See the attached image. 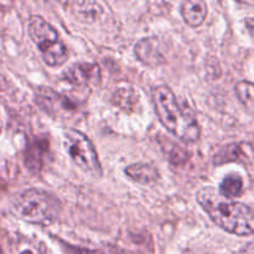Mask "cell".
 <instances>
[{
    "mask_svg": "<svg viewBox=\"0 0 254 254\" xmlns=\"http://www.w3.org/2000/svg\"><path fill=\"white\" fill-rule=\"evenodd\" d=\"M196 200L212 222L223 231L245 237L253 235V210L248 205L223 197L210 186L200 189L196 193Z\"/></svg>",
    "mask_w": 254,
    "mask_h": 254,
    "instance_id": "6da1fadb",
    "label": "cell"
},
{
    "mask_svg": "<svg viewBox=\"0 0 254 254\" xmlns=\"http://www.w3.org/2000/svg\"><path fill=\"white\" fill-rule=\"evenodd\" d=\"M151 96L159 122L169 133L185 143H195L200 139L201 129L196 117L181 106L168 86L155 87Z\"/></svg>",
    "mask_w": 254,
    "mask_h": 254,
    "instance_id": "7a4b0ae2",
    "label": "cell"
},
{
    "mask_svg": "<svg viewBox=\"0 0 254 254\" xmlns=\"http://www.w3.org/2000/svg\"><path fill=\"white\" fill-rule=\"evenodd\" d=\"M15 210L26 222L47 226L57 220L61 203L56 196L47 191L29 189L15 198Z\"/></svg>",
    "mask_w": 254,
    "mask_h": 254,
    "instance_id": "3957f363",
    "label": "cell"
},
{
    "mask_svg": "<svg viewBox=\"0 0 254 254\" xmlns=\"http://www.w3.org/2000/svg\"><path fill=\"white\" fill-rule=\"evenodd\" d=\"M27 31L37 46L45 64L59 67L66 62L68 52L57 30L40 15H32L27 24Z\"/></svg>",
    "mask_w": 254,
    "mask_h": 254,
    "instance_id": "277c9868",
    "label": "cell"
},
{
    "mask_svg": "<svg viewBox=\"0 0 254 254\" xmlns=\"http://www.w3.org/2000/svg\"><path fill=\"white\" fill-rule=\"evenodd\" d=\"M64 145L71 160L84 173L101 176L102 168L93 143L77 129H68L64 134Z\"/></svg>",
    "mask_w": 254,
    "mask_h": 254,
    "instance_id": "5b68a950",
    "label": "cell"
},
{
    "mask_svg": "<svg viewBox=\"0 0 254 254\" xmlns=\"http://www.w3.org/2000/svg\"><path fill=\"white\" fill-rule=\"evenodd\" d=\"M64 78L69 83L78 87H88L94 86L101 81V71L96 64H89V62H79L69 67L67 73L64 74Z\"/></svg>",
    "mask_w": 254,
    "mask_h": 254,
    "instance_id": "8992f818",
    "label": "cell"
},
{
    "mask_svg": "<svg viewBox=\"0 0 254 254\" xmlns=\"http://www.w3.org/2000/svg\"><path fill=\"white\" fill-rule=\"evenodd\" d=\"M248 143H231L225 145L218 150V153L213 156V163L216 165H221V164L232 163V161H237V163L246 164V161H252V146L246 149Z\"/></svg>",
    "mask_w": 254,
    "mask_h": 254,
    "instance_id": "52a82bcc",
    "label": "cell"
},
{
    "mask_svg": "<svg viewBox=\"0 0 254 254\" xmlns=\"http://www.w3.org/2000/svg\"><path fill=\"white\" fill-rule=\"evenodd\" d=\"M180 14L184 21L191 27H198L207 16V4L198 0L184 1L180 5Z\"/></svg>",
    "mask_w": 254,
    "mask_h": 254,
    "instance_id": "ba28073f",
    "label": "cell"
},
{
    "mask_svg": "<svg viewBox=\"0 0 254 254\" xmlns=\"http://www.w3.org/2000/svg\"><path fill=\"white\" fill-rule=\"evenodd\" d=\"M124 173H126V175L128 176V178H130L133 181L143 184V185L155 183V181H158L159 178H160L158 169L151 166L150 164L145 163L131 164V165L127 166Z\"/></svg>",
    "mask_w": 254,
    "mask_h": 254,
    "instance_id": "9c48e42d",
    "label": "cell"
},
{
    "mask_svg": "<svg viewBox=\"0 0 254 254\" xmlns=\"http://www.w3.org/2000/svg\"><path fill=\"white\" fill-rule=\"evenodd\" d=\"M134 52L139 61L149 66H158L164 62L163 55L155 47V42L150 39L140 40L134 47Z\"/></svg>",
    "mask_w": 254,
    "mask_h": 254,
    "instance_id": "30bf717a",
    "label": "cell"
},
{
    "mask_svg": "<svg viewBox=\"0 0 254 254\" xmlns=\"http://www.w3.org/2000/svg\"><path fill=\"white\" fill-rule=\"evenodd\" d=\"M11 250L14 254H49L47 247L40 240L29 236H16L12 240Z\"/></svg>",
    "mask_w": 254,
    "mask_h": 254,
    "instance_id": "8fae6325",
    "label": "cell"
},
{
    "mask_svg": "<svg viewBox=\"0 0 254 254\" xmlns=\"http://www.w3.org/2000/svg\"><path fill=\"white\" fill-rule=\"evenodd\" d=\"M218 193L230 200L238 197L243 193V179L237 174L227 175L220 184Z\"/></svg>",
    "mask_w": 254,
    "mask_h": 254,
    "instance_id": "7c38bea8",
    "label": "cell"
},
{
    "mask_svg": "<svg viewBox=\"0 0 254 254\" xmlns=\"http://www.w3.org/2000/svg\"><path fill=\"white\" fill-rule=\"evenodd\" d=\"M235 92L241 103L245 106L248 113H252L253 103V83L250 81H240L235 87Z\"/></svg>",
    "mask_w": 254,
    "mask_h": 254,
    "instance_id": "4fadbf2b",
    "label": "cell"
},
{
    "mask_svg": "<svg viewBox=\"0 0 254 254\" xmlns=\"http://www.w3.org/2000/svg\"><path fill=\"white\" fill-rule=\"evenodd\" d=\"M188 160V154L184 150H181L180 148H175L171 153V161L175 163L176 165H180V164H184Z\"/></svg>",
    "mask_w": 254,
    "mask_h": 254,
    "instance_id": "5bb4252c",
    "label": "cell"
},
{
    "mask_svg": "<svg viewBox=\"0 0 254 254\" xmlns=\"http://www.w3.org/2000/svg\"><path fill=\"white\" fill-rule=\"evenodd\" d=\"M74 254H106L101 251H91V250H83V248H76Z\"/></svg>",
    "mask_w": 254,
    "mask_h": 254,
    "instance_id": "9a60e30c",
    "label": "cell"
},
{
    "mask_svg": "<svg viewBox=\"0 0 254 254\" xmlns=\"http://www.w3.org/2000/svg\"><path fill=\"white\" fill-rule=\"evenodd\" d=\"M243 253L245 254H253V243L250 242L243 250Z\"/></svg>",
    "mask_w": 254,
    "mask_h": 254,
    "instance_id": "2e32d148",
    "label": "cell"
},
{
    "mask_svg": "<svg viewBox=\"0 0 254 254\" xmlns=\"http://www.w3.org/2000/svg\"><path fill=\"white\" fill-rule=\"evenodd\" d=\"M0 253H1V251H0Z\"/></svg>",
    "mask_w": 254,
    "mask_h": 254,
    "instance_id": "e0dca14e",
    "label": "cell"
}]
</instances>
